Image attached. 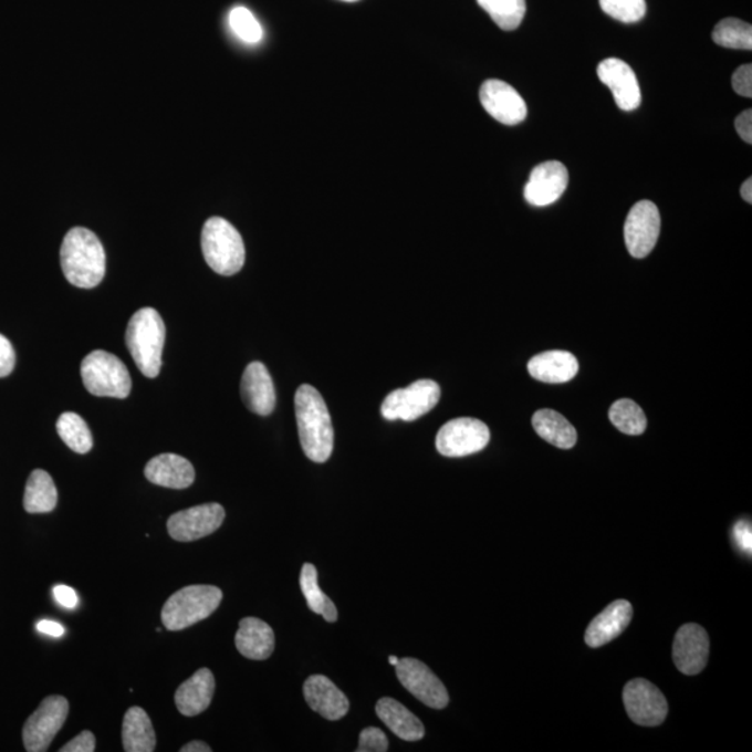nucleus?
Returning a JSON list of instances; mask_svg holds the SVG:
<instances>
[{
  "mask_svg": "<svg viewBox=\"0 0 752 752\" xmlns=\"http://www.w3.org/2000/svg\"><path fill=\"white\" fill-rule=\"evenodd\" d=\"M224 515V509L219 503L200 504V506L181 510L170 515L168 520L169 535L179 542L206 539L220 529Z\"/></svg>",
  "mask_w": 752,
  "mask_h": 752,
  "instance_id": "nucleus-12",
  "label": "nucleus"
},
{
  "mask_svg": "<svg viewBox=\"0 0 752 752\" xmlns=\"http://www.w3.org/2000/svg\"><path fill=\"white\" fill-rule=\"evenodd\" d=\"M529 373L541 383L566 384L577 375L578 362L568 352H545L530 359Z\"/></svg>",
  "mask_w": 752,
  "mask_h": 752,
  "instance_id": "nucleus-24",
  "label": "nucleus"
},
{
  "mask_svg": "<svg viewBox=\"0 0 752 752\" xmlns=\"http://www.w3.org/2000/svg\"><path fill=\"white\" fill-rule=\"evenodd\" d=\"M229 24L234 34L246 44H258L262 40V27L249 9L234 8L229 14Z\"/></svg>",
  "mask_w": 752,
  "mask_h": 752,
  "instance_id": "nucleus-34",
  "label": "nucleus"
},
{
  "mask_svg": "<svg viewBox=\"0 0 752 752\" xmlns=\"http://www.w3.org/2000/svg\"><path fill=\"white\" fill-rule=\"evenodd\" d=\"M568 171L557 160H547L535 166L524 188L526 202L533 207H547L556 202L566 191Z\"/></svg>",
  "mask_w": 752,
  "mask_h": 752,
  "instance_id": "nucleus-15",
  "label": "nucleus"
},
{
  "mask_svg": "<svg viewBox=\"0 0 752 752\" xmlns=\"http://www.w3.org/2000/svg\"><path fill=\"white\" fill-rule=\"evenodd\" d=\"M241 397L250 411L258 416H270L276 405V394L265 365L260 362L247 365L241 378Z\"/></svg>",
  "mask_w": 752,
  "mask_h": 752,
  "instance_id": "nucleus-18",
  "label": "nucleus"
},
{
  "mask_svg": "<svg viewBox=\"0 0 752 752\" xmlns=\"http://www.w3.org/2000/svg\"><path fill=\"white\" fill-rule=\"evenodd\" d=\"M478 4L491 15L499 29H519L525 15V0H477Z\"/></svg>",
  "mask_w": 752,
  "mask_h": 752,
  "instance_id": "nucleus-31",
  "label": "nucleus"
},
{
  "mask_svg": "<svg viewBox=\"0 0 752 752\" xmlns=\"http://www.w3.org/2000/svg\"><path fill=\"white\" fill-rule=\"evenodd\" d=\"M180 751L181 752H211L212 749L207 743H203V741L196 740V741H191V743L182 745Z\"/></svg>",
  "mask_w": 752,
  "mask_h": 752,
  "instance_id": "nucleus-44",
  "label": "nucleus"
},
{
  "mask_svg": "<svg viewBox=\"0 0 752 752\" xmlns=\"http://www.w3.org/2000/svg\"><path fill=\"white\" fill-rule=\"evenodd\" d=\"M59 437L70 449L79 455L88 453L93 449L94 439L87 422L79 414L63 412L56 422Z\"/></svg>",
  "mask_w": 752,
  "mask_h": 752,
  "instance_id": "nucleus-30",
  "label": "nucleus"
},
{
  "mask_svg": "<svg viewBox=\"0 0 752 752\" xmlns=\"http://www.w3.org/2000/svg\"><path fill=\"white\" fill-rule=\"evenodd\" d=\"M628 717L639 727L655 728L668 717V701L658 687L646 679L628 681L623 690Z\"/></svg>",
  "mask_w": 752,
  "mask_h": 752,
  "instance_id": "nucleus-10",
  "label": "nucleus"
},
{
  "mask_svg": "<svg viewBox=\"0 0 752 752\" xmlns=\"http://www.w3.org/2000/svg\"><path fill=\"white\" fill-rule=\"evenodd\" d=\"M375 711L380 721L390 729V732L401 740L418 741L426 734V729H424L420 719L394 698L379 700L376 703Z\"/></svg>",
  "mask_w": 752,
  "mask_h": 752,
  "instance_id": "nucleus-25",
  "label": "nucleus"
},
{
  "mask_svg": "<svg viewBox=\"0 0 752 752\" xmlns=\"http://www.w3.org/2000/svg\"><path fill=\"white\" fill-rule=\"evenodd\" d=\"M732 85L735 93L745 98H752V66L744 64L735 70L732 77Z\"/></svg>",
  "mask_w": 752,
  "mask_h": 752,
  "instance_id": "nucleus-37",
  "label": "nucleus"
},
{
  "mask_svg": "<svg viewBox=\"0 0 752 752\" xmlns=\"http://www.w3.org/2000/svg\"><path fill=\"white\" fill-rule=\"evenodd\" d=\"M439 399V385L431 379H421L386 396L380 412L389 421H414L431 411Z\"/></svg>",
  "mask_w": 752,
  "mask_h": 752,
  "instance_id": "nucleus-7",
  "label": "nucleus"
},
{
  "mask_svg": "<svg viewBox=\"0 0 752 752\" xmlns=\"http://www.w3.org/2000/svg\"><path fill=\"white\" fill-rule=\"evenodd\" d=\"M740 192H741V197H743V200L745 202H749V203L752 202V179H751V177H750V179H746L743 182V186H741Z\"/></svg>",
  "mask_w": 752,
  "mask_h": 752,
  "instance_id": "nucleus-45",
  "label": "nucleus"
},
{
  "mask_svg": "<svg viewBox=\"0 0 752 752\" xmlns=\"http://www.w3.org/2000/svg\"><path fill=\"white\" fill-rule=\"evenodd\" d=\"M396 675L407 691L418 701L434 709L448 707L449 694L442 681L421 660L403 658L396 665Z\"/></svg>",
  "mask_w": 752,
  "mask_h": 752,
  "instance_id": "nucleus-11",
  "label": "nucleus"
},
{
  "mask_svg": "<svg viewBox=\"0 0 752 752\" xmlns=\"http://www.w3.org/2000/svg\"><path fill=\"white\" fill-rule=\"evenodd\" d=\"M733 539L739 550L751 555L752 551V529L750 521H739L733 529Z\"/></svg>",
  "mask_w": 752,
  "mask_h": 752,
  "instance_id": "nucleus-40",
  "label": "nucleus"
},
{
  "mask_svg": "<svg viewBox=\"0 0 752 752\" xmlns=\"http://www.w3.org/2000/svg\"><path fill=\"white\" fill-rule=\"evenodd\" d=\"M223 594L213 585H190L170 596L163 608V623L169 631L185 630L206 620L219 608Z\"/></svg>",
  "mask_w": 752,
  "mask_h": 752,
  "instance_id": "nucleus-5",
  "label": "nucleus"
},
{
  "mask_svg": "<svg viewBox=\"0 0 752 752\" xmlns=\"http://www.w3.org/2000/svg\"><path fill=\"white\" fill-rule=\"evenodd\" d=\"M166 327L157 310H138L128 321L126 345L144 376L154 379L163 368Z\"/></svg>",
  "mask_w": 752,
  "mask_h": 752,
  "instance_id": "nucleus-3",
  "label": "nucleus"
},
{
  "mask_svg": "<svg viewBox=\"0 0 752 752\" xmlns=\"http://www.w3.org/2000/svg\"><path fill=\"white\" fill-rule=\"evenodd\" d=\"M713 41L729 50H752V27L739 19H724L714 27Z\"/></svg>",
  "mask_w": 752,
  "mask_h": 752,
  "instance_id": "nucleus-33",
  "label": "nucleus"
},
{
  "mask_svg": "<svg viewBox=\"0 0 752 752\" xmlns=\"http://www.w3.org/2000/svg\"><path fill=\"white\" fill-rule=\"evenodd\" d=\"M64 276L75 288L98 286L106 272L104 246L96 234L85 228H73L64 236L61 247Z\"/></svg>",
  "mask_w": 752,
  "mask_h": 752,
  "instance_id": "nucleus-2",
  "label": "nucleus"
},
{
  "mask_svg": "<svg viewBox=\"0 0 752 752\" xmlns=\"http://www.w3.org/2000/svg\"><path fill=\"white\" fill-rule=\"evenodd\" d=\"M598 77L614 94L622 111L631 112L641 104V90L636 73L620 59H606L598 66Z\"/></svg>",
  "mask_w": 752,
  "mask_h": 752,
  "instance_id": "nucleus-17",
  "label": "nucleus"
},
{
  "mask_svg": "<svg viewBox=\"0 0 752 752\" xmlns=\"http://www.w3.org/2000/svg\"><path fill=\"white\" fill-rule=\"evenodd\" d=\"M535 432L558 449H572L577 443V431L571 422L555 410L544 408L533 416Z\"/></svg>",
  "mask_w": 752,
  "mask_h": 752,
  "instance_id": "nucleus-27",
  "label": "nucleus"
},
{
  "mask_svg": "<svg viewBox=\"0 0 752 752\" xmlns=\"http://www.w3.org/2000/svg\"><path fill=\"white\" fill-rule=\"evenodd\" d=\"M58 504V489L52 477L44 470H34L27 481L24 509L27 512L51 513Z\"/></svg>",
  "mask_w": 752,
  "mask_h": 752,
  "instance_id": "nucleus-28",
  "label": "nucleus"
},
{
  "mask_svg": "<svg viewBox=\"0 0 752 752\" xmlns=\"http://www.w3.org/2000/svg\"><path fill=\"white\" fill-rule=\"evenodd\" d=\"M36 630L52 637H62L64 634V627L52 620H41L36 625Z\"/></svg>",
  "mask_w": 752,
  "mask_h": 752,
  "instance_id": "nucleus-43",
  "label": "nucleus"
},
{
  "mask_svg": "<svg viewBox=\"0 0 752 752\" xmlns=\"http://www.w3.org/2000/svg\"><path fill=\"white\" fill-rule=\"evenodd\" d=\"M15 352L7 336L0 335V378L13 373Z\"/></svg>",
  "mask_w": 752,
  "mask_h": 752,
  "instance_id": "nucleus-38",
  "label": "nucleus"
},
{
  "mask_svg": "<svg viewBox=\"0 0 752 752\" xmlns=\"http://www.w3.org/2000/svg\"><path fill=\"white\" fill-rule=\"evenodd\" d=\"M300 587L303 591L305 600H307L309 608L316 615L324 617L326 622L335 623L337 620V609L330 596L322 593L318 585V572L314 564L305 563L301 568Z\"/></svg>",
  "mask_w": 752,
  "mask_h": 752,
  "instance_id": "nucleus-29",
  "label": "nucleus"
},
{
  "mask_svg": "<svg viewBox=\"0 0 752 752\" xmlns=\"http://www.w3.org/2000/svg\"><path fill=\"white\" fill-rule=\"evenodd\" d=\"M343 2H357V0H343Z\"/></svg>",
  "mask_w": 752,
  "mask_h": 752,
  "instance_id": "nucleus-47",
  "label": "nucleus"
},
{
  "mask_svg": "<svg viewBox=\"0 0 752 752\" xmlns=\"http://www.w3.org/2000/svg\"><path fill=\"white\" fill-rule=\"evenodd\" d=\"M236 648L244 658L265 660L275 649V633L268 623L257 617H246L236 634Z\"/></svg>",
  "mask_w": 752,
  "mask_h": 752,
  "instance_id": "nucleus-23",
  "label": "nucleus"
},
{
  "mask_svg": "<svg viewBox=\"0 0 752 752\" xmlns=\"http://www.w3.org/2000/svg\"><path fill=\"white\" fill-rule=\"evenodd\" d=\"M734 126L743 142L752 144V111L746 109L741 113L735 119Z\"/></svg>",
  "mask_w": 752,
  "mask_h": 752,
  "instance_id": "nucleus-42",
  "label": "nucleus"
},
{
  "mask_svg": "<svg viewBox=\"0 0 752 752\" xmlns=\"http://www.w3.org/2000/svg\"><path fill=\"white\" fill-rule=\"evenodd\" d=\"M660 233V213L651 201H639L630 209L625 223V240L634 258L651 254Z\"/></svg>",
  "mask_w": 752,
  "mask_h": 752,
  "instance_id": "nucleus-13",
  "label": "nucleus"
},
{
  "mask_svg": "<svg viewBox=\"0 0 752 752\" xmlns=\"http://www.w3.org/2000/svg\"><path fill=\"white\" fill-rule=\"evenodd\" d=\"M213 694L215 677L211 670L203 668L177 689L176 707L185 717H197L211 706Z\"/></svg>",
  "mask_w": 752,
  "mask_h": 752,
  "instance_id": "nucleus-22",
  "label": "nucleus"
},
{
  "mask_svg": "<svg viewBox=\"0 0 752 752\" xmlns=\"http://www.w3.org/2000/svg\"><path fill=\"white\" fill-rule=\"evenodd\" d=\"M491 432L476 418H456L446 422L437 435V449L445 458H464L485 449Z\"/></svg>",
  "mask_w": 752,
  "mask_h": 752,
  "instance_id": "nucleus-9",
  "label": "nucleus"
},
{
  "mask_svg": "<svg viewBox=\"0 0 752 752\" xmlns=\"http://www.w3.org/2000/svg\"><path fill=\"white\" fill-rule=\"evenodd\" d=\"M633 619V606L630 602L619 599L612 604L604 612H600L593 622L589 623L585 633V643L591 648H599L614 641L626 630Z\"/></svg>",
  "mask_w": 752,
  "mask_h": 752,
  "instance_id": "nucleus-20",
  "label": "nucleus"
},
{
  "mask_svg": "<svg viewBox=\"0 0 752 752\" xmlns=\"http://www.w3.org/2000/svg\"><path fill=\"white\" fill-rule=\"evenodd\" d=\"M709 637L706 628L689 623L679 628L673 643L676 668L687 676L701 673L708 664Z\"/></svg>",
  "mask_w": 752,
  "mask_h": 752,
  "instance_id": "nucleus-16",
  "label": "nucleus"
},
{
  "mask_svg": "<svg viewBox=\"0 0 752 752\" xmlns=\"http://www.w3.org/2000/svg\"><path fill=\"white\" fill-rule=\"evenodd\" d=\"M144 476L155 485L170 489H186L196 480L195 467L179 455L164 453L150 459Z\"/></svg>",
  "mask_w": 752,
  "mask_h": 752,
  "instance_id": "nucleus-21",
  "label": "nucleus"
},
{
  "mask_svg": "<svg viewBox=\"0 0 752 752\" xmlns=\"http://www.w3.org/2000/svg\"><path fill=\"white\" fill-rule=\"evenodd\" d=\"M399 660H400V659L394 657V655H391V657H389V664H390L391 666H396L397 664H399Z\"/></svg>",
  "mask_w": 752,
  "mask_h": 752,
  "instance_id": "nucleus-46",
  "label": "nucleus"
},
{
  "mask_svg": "<svg viewBox=\"0 0 752 752\" xmlns=\"http://www.w3.org/2000/svg\"><path fill=\"white\" fill-rule=\"evenodd\" d=\"M480 100L483 109L502 125L515 126L525 121L526 105L523 96L501 80H488L483 83Z\"/></svg>",
  "mask_w": 752,
  "mask_h": 752,
  "instance_id": "nucleus-14",
  "label": "nucleus"
},
{
  "mask_svg": "<svg viewBox=\"0 0 752 752\" xmlns=\"http://www.w3.org/2000/svg\"><path fill=\"white\" fill-rule=\"evenodd\" d=\"M610 422L626 435H641L647 429V417L643 408L630 399H620L612 405Z\"/></svg>",
  "mask_w": 752,
  "mask_h": 752,
  "instance_id": "nucleus-32",
  "label": "nucleus"
},
{
  "mask_svg": "<svg viewBox=\"0 0 752 752\" xmlns=\"http://www.w3.org/2000/svg\"><path fill=\"white\" fill-rule=\"evenodd\" d=\"M600 9L622 23L633 24L647 13L646 0H599Z\"/></svg>",
  "mask_w": 752,
  "mask_h": 752,
  "instance_id": "nucleus-35",
  "label": "nucleus"
},
{
  "mask_svg": "<svg viewBox=\"0 0 752 752\" xmlns=\"http://www.w3.org/2000/svg\"><path fill=\"white\" fill-rule=\"evenodd\" d=\"M202 254L215 272L232 276L241 271L246 262V247L238 229L219 217L208 219L201 234Z\"/></svg>",
  "mask_w": 752,
  "mask_h": 752,
  "instance_id": "nucleus-4",
  "label": "nucleus"
},
{
  "mask_svg": "<svg viewBox=\"0 0 752 752\" xmlns=\"http://www.w3.org/2000/svg\"><path fill=\"white\" fill-rule=\"evenodd\" d=\"M294 405L301 448L310 460L325 463L331 458L335 435L324 397L314 386L301 385Z\"/></svg>",
  "mask_w": 752,
  "mask_h": 752,
  "instance_id": "nucleus-1",
  "label": "nucleus"
},
{
  "mask_svg": "<svg viewBox=\"0 0 752 752\" xmlns=\"http://www.w3.org/2000/svg\"><path fill=\"white\" fill-rule=\"evenodd\" d=\"M53 596H55L58 604L66 609H74L79 604L77 594H75L73 588L67 587V585H56L53 588Z\"/></svg>",
  "mask_w": 752,
  "mask_h": 752,
  "instance_id": "nucleus-41",
  "label": "nucleus"
},
{
  "mask_svg": "<svg viewBox=\"0 0 752 752\" xmlns=\"http://www.w3.org/2000/svg\"><path fill=\"white\" fill-rule=\"evenodd\" d=\"M82 379L94 396L126 399L132 394V376L125 363L105 351H95L83 359Z\"/></svg>",
  "mask_w": 752,
  "mask_h": 752,
  "instance_id": "nucleus-6",
  "label": "nucleus"
},
{
  "mask_svg": "<svg viewBox=\"0 0 752 752\" xmlns=\"http://www.w3.org/2000/svg\"><path fill=\"white\" fill-rule=\"evenodd\" d=\"M304 697L313 711L320 713L327 721H338L345 718L351 702L343 691L325 676L309 677L304 683Z\"/></svg>",
  "mask_w": 752,
  "mask_h": 752,
  "instance_id": "nucleus-19",
  "label": "nucleus"
},
{
  "mask_svg": "<svg viewBox=\"0 0 752 752\" xmlns=\"http://www.w3.org/2000/svg\"><path fill=\"white\" fill-rule=\"evenodd\" d=\"M69 714V701L62 696L46 697L24 724L23 741L29 752H44L61 732Z\"/></svg>",
  "mask_w": 752,
  "mask_h": 752,
  "instance_id": "nucleus-8",
  "label": "nucleus"
},
{
  "mask_svg": "<svg viewBox=\"0 0 752 752\" xmlns=\"http://www.w3.org/2000/svg\"><path fill=\"white\" fill-rule=\"evenodd\" d=\"M389 750V741L378 728L364 729L359 734L357 752H385Z\"/></svg>",
  "mask_w": 752,
  "mask_h": 752,
  "instance_id": "nucleus-36",
  "label": "nucleus"
},
{
  "mask_svg": "<svg viewBox=\"0 0 752 752\" xmlns=\"http://www.w3.org/2000/svg\"><path fill=\"white\" fill-rule=\"evenodd\" d=\"M123 749L126 752H153L157 746V735L148 713L143 708L128 709L123 719Z\"/></svg>",
  "mask_w": 752,
  "mask_h": 752,
  "instance_id": "nucleus-26",
  "label": "nucleus"
},
{
  "mask_svg": "<svg viewBox=\"0 0 752 752\" xmlns=\"http://www.w3.org/2000/svg\"><path fill=\"white\" fill-rule=\"evenodd\" d=\"M95 735L90 730H84L77 738L64 744L61 752H94L96 749Z\"/></svg>",
  "mask_w": 752,
  "mask_h": 752,
  "instance_id": "nucleus-39",
  "label": "nucleus"
}]
</instances>
